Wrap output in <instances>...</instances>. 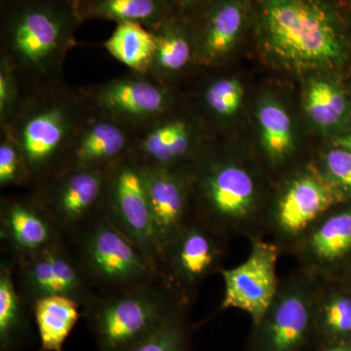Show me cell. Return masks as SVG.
I'll list each match as a JSON object with an SVG mask.
<instances>
[{
  "mask_svg": "<svg viewBox=\"0 0 351 351\" xmlns=\"http://www.w3.org/2000/svg\"><path fill=\"white\" fill-rule=\"evenodd\" d=\"M82 22L75 0H0V58L25 86L64 80Z\"/></svg>",
  "mask_w": 351,
  "mask_h": 351,
  "instance_id": "6da1fadb",
  "label": "cell"
},
{
  "mask_svg": "<svg viewBox=\"0 0 351 351\" xmlns=\"http://www.w3.org/2000/svg\"><path fill=\"white\" fill-rule=\"evenodd\" d=\"M90 113L78 89L64 80L25 86L19 108L1 131L24 157L29 189L61 172L71 142Z\"/></svg>",
  "mask_w": 351,
  "mask_h": 351,
  "instance_id": "7a4b0ae2",
  "label": "cell"
},
{
  "mask_svg": "<svg viewBox=\"0 0 351 351\" xmlns=\"http://www.w3.org/2000/svg\"><path fill=\"white\" fill-rule=\"evenodd\" d=\"M265 49L294 71L338 66L345 41L336 15L319 0H261Z\"/></svg>",
  "mask_w": 351,
  "mask_h": 351,
  "instance_id": "3957f363",
  "label": "cell"
},
{
  "mask_svg": "<svg viewBox=\"0 0 351 351\" xmlns=\"http://www.w3.org/2000/svg\"><path fill=\"white\" fill-rule=\"evenodd\" d=\"M186 304L160 278L129 292L96 295L82 309V317L97 350L126 351L151 336Z\"/></svg>",
  "mask_w": 351,
  "mask_h": 351,
  "instance_id": "277c9868",
  "label": "cell"
},
{
  "mask_svg": "<svg viewBox=\"0 0 351 351\" xmlns=\"http://www.w3.org/2000/svg\"><path fill=\"white\" fill-rule=\"evenodd\" d=\"M78 267L97 295L129 292L160 279L142 250L105 214L68 239Z\"/></svg>",
  "mask_w": 351,
  "mask_h": 351,
  "instance_id": "5b68a950",
  "label": "cell"
},
{
  "mask_svg": "<svg viewBox=\"0 0 351 351\" xmlns=\"http://www.w3.org/2000/svg\"><path fill=\"white\" fill-rule=\"evenodd\" d=\"M193 217L226 235L246 230L258 213L255 179L232 161L200 160L188 164Z\"/></svg>",
  "mask_w": 351,
  "mask_h": 351,
  "instance_id": "8992f818",
  "label": "cell"
},
{
  "mask_svg": "<svg viewBox=\"0 0 351 351\" xmlns=\"http://www.w3.org/2000/svg\"><path fill=\"white\" fill-rule=\"evenodd\" d=\"M107 171H64L38 182L29 193L59 232L69 239L104 214Z\"/></svg>",
  "mask_w": 351,
  "mask_h": 351,
  "instance_id": "52a82bcc",
  "label": "cell"
},
{
  "mask_svg": "<svg viewBox=\"0 0 351 351\" xmlns=\"http://www.w3.org/2000/svg\"><path fill=\"white\" fill-rule=\"evenodd\" d=\"M225 235L193 217L163 251L159 276L182 301L191 302L205 280L221 271Z\"/></svg>",
  "mask_w": 351,
  "mask_h": 351,
  "instance_id": "ba28073f",
  "label": "cell"
},
{
  "mask_svg": "<svg viewBox=\"0 0 351 351\" xmlns=\"http://www.w3.org/2000/svg\"><path fill=\"white\" fill-rule=\"evenodd\" d=\"M80 89L90 110L117 120L137 133L172 110L170 86L149 73L131 71L103 84Z\"/></svg>",
  "mask_w": 351,
  "mask_h": 351,
  "instance_id": "9c48e42d",
  "label": "cell"
},
{
  "mask_svg": "<svg viewBox=\"0 0 351 351\" xmlns=\"http://www.w3.org/2000/svg\"><path fill=\"white\" fill-rule=\"evenodd\" d=\"M104 214L137 245L159 272L160 254L142 167L130 154L107 171Z\"/></svg>",
  "mask_w": 351,
  "mask_h": 351,
  "instance_id": "30bf717a",
  "label": "cell"
},
{
  "mask_svg": "<svg viewBox=\"0 0 351 351\" xmlns=\"http://www.w3.org/2000/svg\"><path fill=\"white\" fill-rule=\"evenodd\" d=\"M12 265L21 299L32 311L34 302L43 298H69L83 309L96 297L78 267L68 239L59 240Z\"/></svg>",
  "mask_w": 351,
  "mask_h": 351,
  "instance_id": "8fae6325",
  "label": "cell"
},
{
  "mask_svg": "<svg viewBox=\"0 0 351 351\" xmlns=\"http://www.w3.org/2000/svg\"><path fill=\"white\" fill-rule=\"evenodd\" d=\"M317 289L307 276L279 286L258 326L262 351H300L314 326Z\"/></svg>",
  "mask_w": 351,
  "mask_h": 351,
  "instance_id": "7c38bea8",
  "label": "cell"
},
{
  "mask_svg": "<svg viewBox=\"0 0 351 351\" xmlns=\"http://www.w3.org/2000/svg\"><path fill=\"white\" fill-rule=\"evenodd\" d=\"M278 255L276 244L255 240L244 263L233 269H221L225 293L221 308L243 311L258 326L278 291Z\"/></svg>",
  "mask_w": 351,
  "mask_h": 351,
  "instance_id": "4fadbf2b",
  "label": "cell"
},
{
  "mask_svg": "<svg viewBox=\"0 0 351 351\" xmlns=\"http://www.w3.org/2000/svg\"><path fill=\"white\" fill-rule=\"evenodd\" d=\"M343 193L327 177L307 172L292 180L277 199L272 225L283 239L299 240L315 221L343 200Z\"/></svg>",
  "mask_w": 351,
  "mask_h": 351,
  "instance_id": "5bb4252c",
  "label": "cell"
},
{
  "mask_svg": "<svg viewBox=\"0 0 351 351\" xmlns=\"http://www.w3.org/2000/svg\"><path fill=\"white\" fill-rule=\"evenodd\" d=\"M188 164L177 167L141 166L160 258L193 217Z\"/></svg>",
  "mask_w": 351,
  "mask_h": 351,
  "instance_id": "9a60e30c",
  "label": "cell"
},
{
  "mask_svg": "<svg viewBox=\"0 0 351 351\" xmlns=\"http://www.w3.org/2000/svg\"><path fill=\"white\" fill-rule=\"evenodd\" d=\"M64 237L32 193L2 196L0 241L13 263L31 258Z\"/></svg>",
  "mask_w": 351,
  "mask_h": 351,
  "instance_id": "2e32d148",
  "label": "cell"
},
{
  "mask_svg": "<svg viewBox=\"0 0 351 351\" xmlns=\"http://www.w3.org/2000/svg\"><path fill=\"white\" fill-rule=\"evenodd\" d=\"M136 135L130 127L90 110L71 142L61 172L108 170L130 154Z\"/></svg>",
  "mask_w": 351,
  "mask_h": 351,
  "instance_id": "e0dca14e",
  "label": "cell"
},
{
  "mask_svg": "<svg viewBox=\"0 0 351 351\" xmlns=\"http://www.w3.org/2000/svg\"><path fill=\"white\" fill-rule=\"evenodd\" d=\"M172 112V110H171ZM171 112L138 132L130 156L144 167H177L197 156L191 124Z\"/></svg>",
  "mask_w": 351,
  "mask_h": 351,
  "instance_id": "ac0fdd59",
  "label": "cell"
},
{
  "mask_svg": "<svg viewBox=\"0 0 351 351\" xmlns=\"http://www.w3.org/2000/svg\"><path fill=\"white\" fill-rule=\"evenodd\" d=\"M302 261L315 274L351 254V209L325 214L298 240Z\"/></svg>",
  "mask_w": 351,
  "mask_h": 351,
  "instance_id": "d6986e66",
  "label": "cell"
},
{
  "mask_svg": "<svg viewBox=\"0 0 351 351\" xmlns=\"http://www.w3.org/2000/svg\"><path fill=\"white\" fill-rule=\"evenodd\" d=\"M205 15L200 34L195 36L196 62L210 66L237 43L243 27L244 6L239 0H218Z\"/></svg>",
  "mask_w": 351,
  "mask_h": 351,
  "instance_id": "ffe728a7",
  "label": "cell"
},
{
  "mask_svg": "<svg viewBox=\"0 0 351 351\" xmlns=\"http://www.w3.org/2000/svg\"><path fill=\"white\" fill-rule=\"evenodd\" d=\"M156 41L149 75L170 86L171 78L196 61L195 34L184 19L173 16L151 31Z\"/></svg>",
  "mask_w": 351,
  "mask_h": 351,
  "instance_id": "44dd1931",
  "label": "cell"
},
{
  "mask_svg": "<svg viewBox=\"0 0 351 351\" xmlns=\"http://www.w3.org/2000/svg\"><path fill=\"white\" fill-rule=\"evenodd\" d=\"M29 308L16 286L12 262H0V351H22L34 339Z\"/></svg>",
  "mask_w": 351,
  "mask_h": 351,
  "instance_id": "7402d4cb",
  "label": "cell"
},
{
  "mask_svg": "<svg viewBox=\"0 0 351 351\" xmlns=\"http://www.w3.org/2000/svg\"><path fill=\"white\" fill-rule=\"evenodd\" d=\"M75 3L83 22L136 23L149 31L174 16L165 0H75Z\"/></svg>",
  "mask_w": 351,
  "mask_h": 351,
  "instance_id": "603a6c76",
  "label": "cell"
},
{
  "mask_svg": "<svg viewBox=\"0 0 351 351\" xmlns=\"http://www.w3.org/2000/svg\"><path fill=\"white\" fill-rule=\"evenodd\" d=\"M80 304L66 297L43 298L32 306L38 328V351H63V346L83 314Z\"/></svg>",
  "mask_w": 351,
  "mask_h": 351,
  "instance_id": "cb8c5ba5",
  "label": "cell"
},
{
  "mask_svg": "<svg viewBox=\"0 0 351 351\" xmlns=\"http://www.w3.org/2000/svg\"><path fill=\"white\" fill-rule=\"evenodd\" d=\"M104 47L132 73L147 75L151 71L156 41L154 34L142 25L120 23Z\"/></svg>",
  "mask_w": 351,
  "mask_h": 351,
  "instance_id": "d4e9b609",
  "label": "cell"
},
{
  "mask_svg": "<svg viewBox=\"0 0 351 351\" xmlns=\"http://www.w3.org/2000/svg\"><path fill=\"white\" fill-rule=\"evenodd\" d=\"M257 117L267 156L276 161L286 158L295 145L290 115L278 101L265 98L258 105Z\"/></svg>",
  "mask_w": 351,
  "mask_h": 351,
  "instance_id": "484cf974",
  "label": "cell"
},
{
  "mask_svg": "<svg viewBox=\"0 0 351 351\" xmlns=\"http://www.w3.org/2000/svg\"><path fill=\"white\" fill-rule=\"evenodd\" d=\"M304 108L313 123L323 129L338 125L348 112L343 92L332 82L313 80L307 85Z\"/></svg>",
  "mask_w": 351,
  "mask_h": 351,
  "instance_id": "4316f807",
  "label": "cell"
},
{
  "mask_svg": "<svg viewBox=\"0 0 351 351\" xmlns=\"http://www.w3.org/2000/svg\"><path fill=\"white\" fill-rule=\"evenodd\" d=\"M188 304L180 307L156 331L126 351H189Z\"/></svg>",
  "mask_w": 351,
  "mask_h": 351,
  "instance_id": "83f0119b",
  "label": "cell"
},
{
  "mask_svg": "<svg viewBox=\"0 0 351 351\" xmlns=\"http://www.w3.org/2000/svg\"><path fill=\"white\" fill-rule=\"evenodd\" d=\"M314 326L332 336L351 334V297L341 293H316Z\"/></svg>",
  "mask_w": 351,
  "mask_h": 351,
  "instance_id": "f1b7e54d",
  "label": "cell"
},
{
  "mask_svg": "<svg viewBox=\"0 0 351 351\" xmlns=\"http://www.w3.org/2000/svg\"><path fill=\"white\" fill-rule=\"evenodd\" d=\"M244 89L235 78H218L207 85L203 101L210 112L219 119L232 117L243 101Z\"/></svg>",
  "mask_w": 351,
  "mask_h": 351,
  "instance_id": "f546056e",
  "label": "cell"
},
{
  "mask_svg": "<svg viewBox=\"0 0 351 351\" xmlns=\"http://www.w3.org/2000/svg\"><path fill=\"white\" fill-rule=\"evenodd\" d=\"M29 188V173L24 157L12 138L1 131L0 136V188Z\"/></svg>",
  "mask_w": 351,
  "mask_h": 351,
  "instance_id": "4dcf8cb0",
  "label": "cell"
},
{
  "mask_svg": "<svg viewBox=\"0 0 351 351\" xmlns=\"http://www.w3.org/2000/svg\"><path fill=\"white\" fill-rule=\"evenodd\" d=\"M25 85L6 60L0 58V126L7 123L24 97Z\"/></svg>",
  "mask_w": 351,
  "mask_h": 351,
  "instance_id": "1f68e13d",
  "label": "cell"
},
{
  "mask_svg": "<svg viewBox=\"0 0 351 351\" xmlns=\"http://www.w3.org/2000/svg\"><path fill=\"white\" fill-rule=\"evenodd\" d=\"M328 178L341 191L351 193V152L343 147L330 149L324 156Z\"/></svg>",
  "mask_w": 351,
  "mask_h": 351,
  "instance_id": "d6a6232c",
  "label": "cell"
},
{
  "mask_svg": "<svg viewBox=\"0 0 351 351\" xmlns=\"http://www.w3.org/2000/svg\"><path fill=\"white\" fill-rule=\"evenodd\" d=\"M202 0H165L170 10L172 11L173 15H177L178 11L184 12L186 9L193 8Z\"/></svg>",
  "mask_w": 351,
  "mask_h": 351,
  "instance_id": "836d02e7",
  "label": "cell"
},
{
  "mask_svg": "<svg viewBox=\"0 0 351 351\" xmlns=\"http://www.w3.org/2000/svg\"><path fill=\"white\" fill-rule=\"evenodd\" d=\"M336 143L338 147H343V149L351 152V133L339 137L337 138Z\"/></svg>",
  "mask_w": 351,
  "mask_h": 351,
  "instance_id": "e575fe53",
  "label": "cell"
},
{
  "mask_svg": "<svg viewBox=\"0 0 351 351\" xmlns=\"http://www.w3.org/2000/svg\"><path fill=\"white\" fill-rule=\"evenodd\" d=\"M326 351H351V348H348V346H339V348H331V350Z\"/></svg>",
  "mask_w": 351,
  "mask_h": 351,
  "instance_id": "d590c367",
  "label": "cell"
}]
</instances>
